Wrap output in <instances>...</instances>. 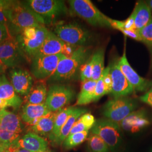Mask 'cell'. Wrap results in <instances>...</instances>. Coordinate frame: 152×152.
<instances>
[{
    "label": "cell",
    "instance_id": "6da1fadb",
    "mask_svg": "<svg viewBox=\"0 0 152 152\" xmlns=\"http://www.w3.org/2000/svg\"><path fill=\"white\" fill-rule=\"evenodd\" d=\"M5 12L7 20V26L13 37H16L27 28L45 24L42 17L19 1H14L10 7Z\"/></svg>",
    "mask_w": 152,
    "mask_h": 152
},
{
    "label": "cell",
    "instance_id": "7a4b0ae2",
    "mask_svg": "<svg viewBox=\"0 0 152 152\" xmlns=\"http://www.w3.org/2000/svg\"><path fill=\"white\" fill-rule=\"evenodd\" d=\"M88 54L85 46L79 47L69 56L60 60L54 74L51 76L54 81H63L72 80L76 76L81 65L86 61Z\"/></svg>",
    "mask_w": 152,
    "mask_h": 152
},
{
    "label": "cell",
    "instance_id": "3957f363",
    "mask_svg": "<svg viewBox=\"0 0 152 152\" xmlns=\"http://www.w3.org/2000/svg\"><path fill=\"white\" fill-rule=\"evenodd\" d=\"M70 12L94 27L110 28L109 18L100 11L90 0L69 1Z\"/></svg>",
    "mask_w": 152,
    "mask_h": 152
},
{
    "label": "cell",
    "instance_id": "277c9868",
    "mask_svg": "<svg viewBox=\"0 0 152 152\" xmlns=\"http://www.w3.org/2000/svg\"><path fill=\"white\" fill-rule=\"evenodd\" d=\"M49 32L44 25H40L27 28L16 36L18 41L29 60H32L38 53Z\"/></svg>",
    "mask_w": 152,
    "mask_h": 152
},
{
    "label": "cell",
    "instance_id": "5b68a950",
    "mask_svg": "<svg viewBox=\"0 0 152 152\" xmlns=\"http://www.w3.org/2000/svg\"><path fill=\"white\" fill-rule=\"evenodd\" d=\"M22 132L19 117L5 109L0 110V148L6 149L16 142Z\"/></svg>",
    "mask_w": 152,
    "mask_h": 152
},
{
    "label": "cell",
    "instance_id": "8992f818",
    "mask_svg": "<svg viewBox=\"0 0 152 152\" xmlns=\"http://www.w3.org/2000/svg\"><path fill=\"white\" fill-rule=\"evenodd\" d=\"M54 33L66 44L76 47L86 45L91 39L90 33L75 23L58 24L55 27Z\"/></svg>",
    "mask_w": 152,
    "mask_h": 152
},
{
    "label": "cell",
    "instance_id": "52a82bcc",
    "mask_svg": "<svg viewBox=\"0 0 152 152\" xmlns=\"http://www.w3.org/2000/svg\"><path fill=\"white\" fill-rule=\"evenodd\" d=\"M26 4L32 10L44 19L45 24L68 12V9L63 1L29 0Z\"/></svg>",
    "mask_w": 152,
    "mask_h": 152
},
{
    "label": "cell",
    "instance_id": "ba28073f",
    "mask_svg": "<svg viewBox=\"0 0 152 152\" xmlns=\"http://www.w3.org/2000/svg\"><path fill=\"white\" fill-rule=\"evenodd\" d=\"M91 133L102 138L110 151L119 146L121 141V131L118 124L109 119L96 121L91 129Z\"/></svg>",
    "mask_w": 152,
    "mask_h": 152
},
{
    "label": "cell",
    "instance_id": "9c48e42d",
    "mask_svg": "<svg viewBox=\"0 0 152 152\" xmlns=\"http://www.w3.org/2000/svg\"><path fill=\"white\" fill-rule=\"evenodd\" d=\"M137 107L136 102L126 97L114 98L104 106L103 114L105 117L117 124L125 119Z\"/></svg>",
    "mask_w": 152,
    "mask_h": 152
},
{
    "label": "cell",
    "instance_id": "30bf717a",
    "mask_svg": "<svg viewBox=\"0 0 152 152\" xmlns=\"http://www.w3.org/2000/svg\"><path fill=\"white\" fill-rule=\"evenodd\" d=\"M29 60L16 37H11L0 44V63L8 68H14Z\"/></svg>",
    "mask_w": 152,
    "mask_h": 152
},
{
    "label": "cell",
    "instance_id": "8fae6325",
    "mask_svg": "<svg viewBox=\"0 0 152 152\" xmlns=\"http://www.w3.org/2000/svg\"><path fill=\"white\" fill-rule=\"evenodd\" d=\"M75 95V92L70 86L54 85L49 88L45 104L50 112H57L69 103Z\"/></svg>",
    "mask_w": 152,
    "mask_h": 152
},
{
    "label": "cell",
    "instance_id": "7c38bea8",
    "mask_svg": "<svg viewBox=\"0 0 152 152\" xmlns=\"http://www.w3.org/2000/svg\"><path fill=\"white\" fill-rule=\"evenodd\" d=\"M64 55L36 56L32 59L31 70L33 76L38 80H44L54 74L60 60Z\"/></svg>",
    "mask_w": 152,
    "mask_h": 152
},
{
    "label": "cell",
    "instance_id": "4fadbf2b",
    "mask_svg": "<svg viewBox=\"0 0 152 152\" xmlns=\"http://www.w3.org/2000/svg\"><path fill=\"white\" fill-rule=\"evenodd\" d=\"M78 48L79 47L66 44L54 33L50 31L42 46L34 57L55 55L60 54L64 55L66 56H69Z\"/></svg>",
    "mask_w": 152,
    "mask_h": 152
},
{
    "label": "cell",
    "instance_id": "5bb4252c",
    "mask_svg": "<svg viewBox=\"0 0 152 152\" xmlns=\"http://www.w3.org/2000/svg\"><path fill=\"white\" fill-rule=\"evenodd\" d=\"M109 66L112 83L111 94L114 98L126 97L134 92V88L121 71L117 61L113 63Z\"/></svg>",
    "mask_w": 152,
    "mask_h": 152
},
{
    "label": "cell",
    "instance_id": "9a60e30c",
    "mask_svg": "<svg viewBox=\"0 0 152 152\" xmlns=\"http://www.w3.org/2000/svg\"><path fill=\"white\" fill-rule=\"evenodd\" d=\"M117 63L135 91H145L152 86V81L140 77L130 65L126 55L125 49L124 54L117 61Z\"/></svg>",
    "mask_w": 152,
    "mask_h": 152
},
{
    "label": "cell",
    "instance_id": "2e32d148",
    "mask_svg": "<svg viewBox=\"0 0 152 152\" xmlns=\"http://www.w3.org/2000/svg\"><path fill=\"white\" fill-rule=\"evenodd\" d=\"M10 82L16 93L27 96L33 86L32 76L27 71L20 68H14L10 72Z\"/></svg>",
    "mask_w": 152,
    "mask_h": 152
},
{
    "label": "cell",
    "instance_id": "e0dca14e",
    "mask_svg": "<svg viewBox=\"0 0 152 152\" xmlns=\"http://www.w3.org/2000/svg\"><path fill=\"white\" fill-rule=\"evenodd\" d=\"M0 100L6 108L12 107L15 109L19 108L23 102L4 74L0 76Z\"/></svg>",
    "mask_w": 152,
    "mask_h": 152
},
{
    "label": "cell",
    "instance_id": "ac0fdd59",
    "mask_svg": "<svg viewBox=\"0 0 152 152\" xmlns=\"http://www.w3.org/2000/svg\"><path fill=\"white\" fill-rule=\"evenodd\" d=\"M16 144L31 152H45L49 151L48 142L38 134L29 132L19 139Z\"/></svg>",
    "mask_w": 152,
    "mask_h": 152
},
{
    "label": "cell",
    "instance_id": "d6986e66",
    "mask_svg": "<svg viewBox=\"0 0 152 152\" xmlns=\"http://www.w3.org/2000/svg\"><path fill=\"white\" fill-rule=\"evenodd\" d=\"M120 126L126 131L136 132L149 124L145 114L142 110L134 111L122 121Z\"/></svg>",
    "mask_w": 152,
    "mask_h": 152
},
{
    "label": "cell",
    "instance_id": "ffe728a7",
    "mask_svg": "<svg viewBox=\"0 0 152 152\" xmlns=\"http://www.w3.org/2000/svg\"><path fill=\"white\" fill-rule=\"evenodd\" d=\"M50 112L45 104L27 103L23 107L21 117L24 122L32 125L39 118L48 114Z\"/></svg>",
    "mask_w": 152,
    "mask_h": 152
},
{
    "label": "cell",
    "instance_id": "44dd1931",
    "mask_svg": "<svg viewBox=\"0 0 152 152\" xmlns=\"http://www.w3.org/2000/svg\"><path fill=\"white\" fill-rule=\"evenodd\" d=\"M57 112H50L37 120L32 126L33 132L43 136H50L54 126L55 120Z\"/></svg>",
    "mask_w": 152,
    "mask_h": 152
},
{
    "label": "cell",
    "instance_id": "7402d4cb",
    "mask_svg": "<svg viewBox=\"0 0 152 152\" xmlns=\"http://www.w3.org/2000/svg\"><path fill=\"white\" fill-rule=\"evenodd\" d=\"M132 13L134 15V29L139 31L145 27L152 18V11L145 2L139 1Z\"/></svg>",
    "mask_w": 152,
    "mask_h": 152
},
{
    "label": "cell",
    "instance_id": "603a6c76",
    "mask_svg": "<svg viewBox=\"0 0 152 152\" xmlns=\"http://www.w3.org/2000/svg\"><path fill=\"white\" fill-rule=\"evenodd\" d=\"M109 72L110 66H108L104 69L102 75L97 81L93 98V102H97L104 95L112 92V83Z\"/></svg>",
    "mask_w": 152,
    "mask_h": 152
},
{
    "label": "cell",
    "instance_id": "cb8c5ba5",
    "mask_svg": "<svg viewBox=\"0 0 152 152\" xmlns=\"http://www.w3.org/2000/svg\"><path fill=\"white\" fill-rule=\"evenodd\" d=\"M87 112V109L82 108H75L72 113L70 115L67 121H66L65 124L62 127L60 134L55 140L54 143L60 145L63 141L65 140V139L69 135L71 130L75 124L76 123L77 120Z\"/></svg>",
    "mask_w": 152,
    "mask_h": 152
},
{
    "label": "cell",
    "instance_id": "d4e9b609",
    "mask_svg": "<svg viewBox=\"0 0 152 152\" xmlns=\"http://www.w3.org/2000/svg\"><path fill=\"white\" fill-rule=\"evenodd\" d=\"M96 82L97 81L91 80L83 82L81 91L77 97L76 105H85L93 102Z\"/></svg>",
    "mask_w": 152,
    "mask_h": 152
},
{
    "label": "cell",
    "instance_id": "484cf974",
    "mask_svg": "<svg viewBox=\"0 0 152 152\" xmlns=\"http://www.w3.org/2000/svg\"><path fill=\"white\" fill-rule=\"evenodd\" d=\"M75 108V107H71L63 109L58 112L55 120L53 130L50 136H49L50 139L53 142H55V140L58 137L62 127L65 124L70 115L73 112Z\"/></svg>",
    "mask_w": 152,
    "mask_h": 152
},
{
    "label": "cell",
    "instance_id": "4316f807",
    "mask_svg": "<svg viewBox=\"0 0 152 152\" xmlns=\"http://www.w3.org/2000/svg\"><path fill=\"white\" fill-rule=\"evenodd\" d=\"M47 87L44 82H39L33 86L29 94L26 96L27 103L32 104H45L48 96Z\"/></svg>",
    "mask_w": 152,
    "mask_h": 152
},
{
    "label": "cell",
    "instance_id": "83f0119b",
    "mask_svg": "<svg viewBox=\"0 0 152 152\" xmlns=\"http://www.w3.org/2000/svg\"><path fill=\"white\" fill-rule=\"evenodd\" d=\"M96 120L94 115L90 113H86L82 115L77 120L72 127L69 135L75 133L88 131L92 129L95 124Z\"/></svg>",
    "mask_w": 152,
    "mask_h": 152
},
{
    "label": "cell",
    "instance_id": "f1b7e54d",
    "mask_svg": "<svg viewBox=\"0 0 152 152\" xmlns=\"http://www.w3.org/2000/svg\"><path fill=\"white\" fill-rule=\"evenodd\" d=\"M93 68L91 80L97 81L102 75L104 70V52L103 49H99L92 55Z\"/></svg>",
    "mask_w": 152,
    "mask_h": 152
},
{
    "label": "cell",
    "instance_id": "f546056e",
    "mask_svg": "<svg viewBox=\"0 0 152 152\" xmlns=\"http://www.w3.org/2000/svg\"><path fill=\"white\" fill-rule=\"evenodd\" d=\"M88 144L91 152H109L110 151L102 138L92 133L88 137Z\"/></svg>",
    "mask_w": 152,
    "mask_h": 152
},
{
    "label": "cell",
    "instance_id": "4dcf8cb0",
    "mask_svg": "<svg viewBox=\"0 0 152 152\" xmlns=\"http://www.w3.org/2000/svg\"><path fill=\"white\" fill-rule=\"evenodd\" d=\"M88 135V131H84L69 135L63 141V146L67 149L77 147L87 139Z\"/></svg>",
    "mask_w": 152,
    "mask_h": 152
},
{
    "label": "cell",
    "instance_id": "1f68e13d",
    "mask_svg": "<svg viewBox=\"0 0 152 152\" xmlns=\"http://www.w3.org/2000/svg\"><path fill=\"white\" fill-rule=\"evenodd\" d=\"M93 68L92 56L90 57L81 65L80 69V78L82 82H85L91 79Z\"/></svg>",
    "mask_w": 152,
    "mask_h": 152
},
{
    "label": "cell",
    "instance_id": "d6a6232c",
    "mask_svg": "<svg viewBox=\"0 0 152 152\" xmlns=\"http://www.w3.org/2000/svg\"><path fill=\"white\" fill-rule=\"evenodd\" d=\"M144 42L152 45V18L147 25L139 31Z\"/></svg>",
    "mask_w": 152,
    "mask_h": 152
},
{
    "label": "cell",
    "instance_id": "836d02e7",
    "mask_svg": "<svg viewBox=\"0 0 152 152\" xmlns=\"http://www.w3.org/2000/svg\"><path fill=\"white\" fill-rule=\"evenodd\" d=\"M11 37L7 24L0 23V44Z\"/></svg>",
    "mask_w": 152,
    "mask_h": 152
},
{
    "label": "cell",
    "instance_id": "e575fe53",
    "mask_svg": "<svg viewBox=\"0 0 152 152\" xmlns=\"http://www.w3.org/2000/svg\"><path fill=\"white\" fill-rule=\"evenodd\" d=\"M120 31L123 33L125 35L130 37V38L134 39L136 41H142V38L139 34V31H137L135 29H120Z\"/></svg>",
    "mask_w": 152,
    "mask_h": 152
},
{
    "label": "cell",
    "instance_id": "d590c367",
    "mask_svg": "<svg viewBox=\"0 0 152 152\" xmlns=\"http://www.w3.org/2000/svg\"><path fill=\"white\" fill-rule=\"evenodd\" d=\"M140 100L152 107V87L145 94L140 97Z\"/></svg>",
    "mask_w": 152,
    "mask_h": 152
},
{
    "label": "cell",
    "instance_id": "8d00e7d4",
    "mask_svg": "<svg viewBox=\"0 0 152 152\" xmlns=\"http://www.w3.org/2000/svg\"><path fill=\"white\" fill-rule=\"evenodd\" d=\"M4 151L5 152H31L19 146L16 142L7 148Z\"/></svg>",
    "mask_w": 152,
    "mask_h": 152
},
{
    "label": "cell",
    "instance_id": "74e56055",
    "mask_svg": "<svg viewBox=\"0 0 152 152\" xmlns=\"http://www.w3.org/2000/svg\"><path fill=\"white\" fill-rule=\"evenodd\" d=\"M14 1L0 0V10L5 11L9 9L13 4Z\"/></svg>",
    "mask_w": 152,
    "mask_h": 152
},
{
    "label": "cell",
    "instance_id": "f35d334b",
    "mask_svg": "<svg viewBox=\"0 0 152 152\" xmlns=\"http://www.w3.org/2000/svg\"><path fill=\"white\" fill-rule=\"evenodd\" d=\"M7 18L6 16L5 11L0 10V23H4L7 24Z\"/></svg>",
    "mask_w": 152,
    "mask_h": 152
},
{
    "label": "cell",
    "instance_id": "ab89813d",
    "mask_svg": "<svg viewBox=\"0 0 152 152\" xmlns=\"http://www.w3.org/2000/svg\"><path fill=\"white\" fill-rule=\"evenodd\" d=\"M147 3V5L148 6V7H149L150 10L152 11V0H149V1H147L145 2Z\"/></svg>",
    "mask_w": 152,
    "mask_h": 152
},
{
    "label": "cell",
    "instance_id": "60d3db41",
    "mask_svg": "<svg viewBox=\"0 0 152 152\" xmlns=\"http://www.w3.org/2000/svg\"><path fill=\"white\" fill-rule=\"evenodd\" d=\"M6 109L5 106L3 104V103L0 100V109Z\"/></svg>",
    "mask_w": 152,
    "mask_h": 152
},
{
    "label": "cell",
    "instance_id": "b9f144b4",
    "mask_svg": "<svg viewBox=\"0 0 152 152\" xmlns=\"http://www.w3.org/2000/svg\"><path fill=\"white\" fill-rule=\"evenodd\" d=\"M0 152H5V151H4V149H3L2 148H0Z\"/></svg>",
    "mask_w": 152,
    "mask_h": 152
},
{
    "label": "cell",
    "instance_id": "7bdbcfd3",
    "mask_svg": "<svg viewBox=\"0 0 152 152\" xmlns=\"http://www.w3.org/2000/svg\"><path fill=\"white\" fill-rule=\"evenodd\" d=\"M2 65H1V64L0 63V69H1V68L2 67Z\"/></svg>",
    "mask_w": 152,
    "mask_h": 152
},
{
    "label": "cell",
    "instance_id": "ee69618b",
    "mask_svg": "<svg viewBox=\"0 0 152 152\" xmlns=\"http://www.w3.org/2000/svg\"><path fill=\"white\" fill-rule=\"evenodd\" d=\"M49 152V151H48V152Z\"/></svg>",
    "mask_w": 152,
    "mask_h": 152
},
{
    "label": "cell",
    "instance_id": "f6af8a7d",
    "mask_svg": "<svg viewBox=\"0 0 152 152\" xmlns=\"http://www.w3.org/2000/svg\"><path fill=\"white\" fill-rule=\"evenodd\" d=\"M0 110H1V109H0Z\"/></svg>",
    "mask_w": 152,
    "mask_h": 152
}]
</instances>
